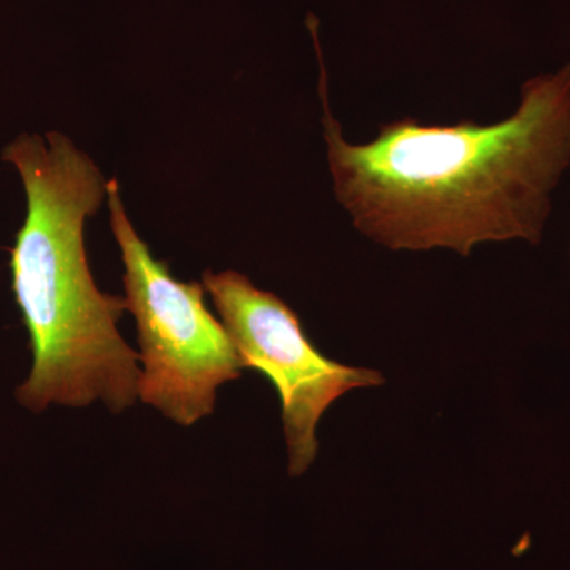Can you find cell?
Wrapping results in <instances>:
<instances>
[{
	"label": "cell",
	"instance_id": "obj_4",
	"mask_svg": "<svg viewBox=\"0 0 570 570\" xmlns=\"http://www.w3.org/2000/svg\"><path fill=\"white\" fill-rule=\"evenodd\" d=\"M202 284L212 295L243 370L264 374L279 393L288 474H305L317 456L316 431L326 409L351 390L384 384V377L322 354L298 314L242 273L206 272Z\"/></svg>",
	"mask_w": 570,
	"mask_h": 570
},
{
	"label": "cell",
	"instance_id": "obj_3",
	"mask_svg": "<svg viewBox=\"0 0 570 570\" xmlns=\"http://www.w3.org/2000/svg\"><path fill=\"white\" fill-rule=\"evenodd\" d=\"M107 202L126 269V311L137 322L138 397L178 425L193 426L213 414L217 389L242 377V362L223 322L206 307L205 285L175 279L135 232L116 179L108 181Z\"/></svg>",
	"mask_w": 570,
	"mask_h": 570
},
{
	"label": "cell",
	"instance_id": "obj_2",
	"mask_svg": "<svg viewBox=\"0 0 570 570\" xmlns=\"http://www.w3.org/2000/svg\"><path fill=\"white\" fill-rule=\"evenodd\" d=\"M2 159L17 168L28 200L10 261L32 348L18 401L43 412L102 400L119 414L137 401L140 356L118 332L126 299L97 288L85 249L86 219L107 202L108 181L61 132L22 134Z\"/></svg>",
	"mask_w": 570,
	"mask_h": 570
},
{
	"label": "cell",
	"instance_id": "obj_1",
	"mask_svg": "<svg viewBox=\"0 0 570 570\" xmlns=\"http://www.w3.org/2000/svg\"><path fill=\"white\" fill-rule=\"evenodd\" d=\"M318 92L333 190L360 234L393 250L463 257L483 243L542 242L570 167V63L524 82L502 121L403 118L365 145L333 116L322 58Z\"/></svg>",
	"mask_w": 570,
	"mask_h": 570
}]
</instances>
